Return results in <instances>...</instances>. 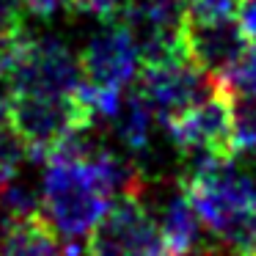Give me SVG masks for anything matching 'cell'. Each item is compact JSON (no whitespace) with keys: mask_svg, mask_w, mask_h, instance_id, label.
<instances>
[{"mask_svg":"<svg viewBox=\"0 0 256 256\" xmlns=\"http://www.w3.org/2000/svg\"><path fill=\"white\" fill-rule=\"evenodd\" d=\"M179 188L204 228L234 256L256 250V179L234 162H193Z\"/></svg>","mask_w":256,"mask_h":256,"instance_id":"obj_1","label":"cell"},{"mask_svg":"<svg viewBox=\"0 0 256 256\" xmlns=\"http://www.w3.org/2000/svg\"><path fill=\"white\" fill-rule=\"evenodd\" d=\"M94 113L78 94H14L8 124L34 160H50L58 149L91 130Z\"/></svg>","mask_w":256,"mask_h":256,"instance_id":"obj_2","label":"cell"},{"mask_svg":"<svg viewBox=\"0 0 256 256\" xmlns=\"http://www.w3.org/2000/svg\"><path fill=\"white\" fill-rule=\"evenodd\" d=\"M162 127L182 157L193 162H234L240 154L234 102L223 88H215Z\"/></svg>","mask_w":256,"mask_h":256,"instance_id":"obj_3","label":"cell"},{"mask_svg":"<svg viewBox=\"0 0 256 256\" xmlns=\"http://www.w3.org/2000/svg\"><path fill=\"white\" fill-rule=\"evenodd\" d=\"M86 256H171V250L140 193H127L113 201L86 240Z\"/></svg>","mask_w":256,"mask_h":256,"instance_id":"obj_4","label":"cell"},{"mask_svg":"<svg viewBox=\"0 0 256 256\" xmlns=\"http://www.w3.org/2000/svg\"><path fill=\"white\" fill-rule=\"evenodd\" d=\"M218 86L190 56L146 61L135 80V91L149 102L157 122L168 124L212 94Z\"/></svg>","mask_w":256,"mask_h":256,"instance_id":"obj_5","label":"cell"},{"mask_svg":"<svg viewBox=\"0 0 256 256\" xmlns=\"http://www.w3.org/2000/svg\"><path fill=\"white\" fill-rule=\"evenodd\" d=\"M140 66V44L122 20H113L102 30H96L80 52L83 83L100 91H124L138 80Z\"/></svg>","mask_w":256,"mask_h":256,"instance_id":"obj_6","label":"cell"},{"mask_svg":"<svg viewBox=\"0 0 256 256\" xmlns=\"http://www.w3.org/2000/svg\"><path fill=\"white\" fill-rule=\"evenodd\" d=\"M188 52L212 80H223L250 50L237 20L232 22H188Z\"/></svg>","mask_w":256,"mask_h":256,"instance_id":"obj_7","label":"cell"},{"mask_svg":"<svg viewBox=\"0 0 256 256\" xmlns=\"http://www.w3.org/2000/svg\"><path fill=\"white\" fill-rule=\"evenodd\" d=\"M157 223L171 256H193L204 250V223L182 188L162 201Z\"/></svg>","mask_w":256,"mask_h":256,"instance_id":"obj_8","label":"cell"},{"mask_svg":"<svg viewBox=\"0 0 256 256\" xmlns=\"http://www.w3.org/2000/svg\"><path fill=\"white\" fill-rule=\"evenodd\" d=\"M0 256H78L44 215L17 220L0 234Z\"/></svg>","mask_w":256,"mask_h":256,"instance_id":"obj_9","label":"cell"},{"mask_svg":"<svg viewBox=\"0 0 256 256\" xmlns=\"http://www.w3.org/2000/svg\"><path fill=\"white\" fill-rule=\"evenodd\" d=\"M108 124L113 127V132L122 140L124 149L140 154L152 146V130L157 124V116L149 108V102L138 91H132V94L122 96V105H118V110L110 116Z\"/></svg>","mask_w":256,"mask_h":256,"instance_id":"obj_10","label":"cell"},{"mask_svg":"<svg viewBox=\"0 0 256 256\" xmlns=\"http://www.w3.org/2000/svg\"><path fill=\"white\" fill-rule=\"evenodd\" d=\"M240 8L242 0H188V22H232Z\"/></svg>","mask_w":256,"mask_h":256,"instance_id":"obj_11","label":"cell"},{"mask_svg":"<svg viewBox=\"0 0 256 256\" xmlns=\"http://www.w3.org/2000/svg\"><path fill=\"white\" fill-rule=\"evenodd\" d=\"M215 86L223 88L228 96H256V50L245 52L242 61Z\"/></svg>","mask_w":256,"mask_h":256,"instance_id":"obj_12","label":"cell"},{"mask_svg":"<svg viewBox=\"0 0 256 256\" xmlns=\"http://www.w3.org/2000/svg\"><path fill=\"white\" fill-rule=\"evenodd\" d=\"M28 17L25 0H0V42L22 34V20Z\"/></svg>","mask_w":256,"mask_h":256,"instance_id":"obj_13","label":"cell"},{"mask_svg":"<svg viewBox=\"0 0 256 256\" xmlns=\"http://www.w3.org/2000/svg\"><path fill=\"white\" fill-rule=\"evenodd\" d=\"M72 8H74V12L88 14V17L113 22V20L122 17L124 0H72Z\"/></svg>","mask_w":256,"mask_h":256,"instance_id":"obj_14","label":"cell"},{"mask_svg":"<svg viewBox=\"0 0 256 256\" xmlns=\"http://www.w3.org/2000/svg\"><path fill=\"white\" fill-rule=\"evenodd\" d=\"M237 22H240V28H242V34H245L248 47L256 50V0H242V8H240Z\"/></svg>","mask_w":256,"mask_h":256,"instance_id":"obj_15","label":"cell"},{"mask_svg":"<svg viewBox=\"0 0 256 256\" xmlns=\"http://www.w3.org/2000/svg\"><path fill=\"white\" fill-rule=\"evenodd\" d=\"M250 256H256V250H254V254H250Z\"/></svg>","mask_w":256,"mask_h":256,"instance_id":"obj_16","label":"cell"}]
</instances>
